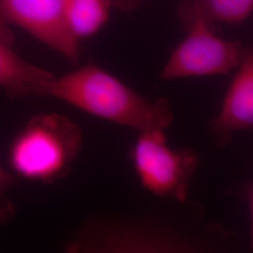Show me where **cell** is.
<instances>
[{"label":"cell","instance_id":"obj_1","mask_svg":"<svg viewBox=\"0 0 253 253\" xmlns=\"http://www.w3.org/2000/svg\"><path fill=\"white\" fill-rule=\"evenodd\" d=\"M43 97L62 100L91 116L139 132L165 130L173 122L168 100L151 102L94 64L54 76L47 83Z\"/></svg>","mask_w":253,"mask_h":253},{"label":"cell","instance_id":"obj_2","mask_svg":"<svg viewBox=\"0 0 253 253\" xmlns=\"http://www.w3.org/2000/svg\"><path fill=\"white\" fill-rule=\"evenodd\" d=\"M84 146L81 127L66 116H33L12 139L8 152L11 172L42 184L65 178Z\"/></svg>","mask_w":253,"mask_h":253},{"label":"cell","instance_id":"obj_3","mask_svg":"<svg viewBox=\"0 0 253 253\" xmlns=\"http://www.w3.org/2000/svg\"><path fill=\"white\" fill-rule=\"evenodd\" d=\"M64 248L70 253H194L202 249L170 227L118 217L85 222Z\"/></svg>","mask_w":253,"mask_h":253},{"label":"cell","instance_id":"obj_4","mask_svg":"<svg viewBox=\"0 0 253 253\" xmlns=\"http://www.w3.org/2000/svg\"><path fill=\"white\" fill-rule=\"evenodd\" d=\"M188 35L165 64L163 80L227 74L242 62L249 51L237 41L217 37L211 25L191 5L184 11Z\"/></svg>","mask_w":253,"mask_h":253},{"label":"cell","instance_id":"obj_5","mask_svg":"<svg viewBox=\"0 0 253 253\" xmlns=\"http://www.w3.org/2000/svg\"><path fill=\"white\" fill-rule=\"evenodd\" d=\"M129 159L141 186L155 196L183 203L200 164V157L190 148L172 149L164 130L139 132Z\"/></svg>","mask_w":253,"mask_h":253},{"label":"cell","instance_id":"obj_6","mask_svg":"<svg viewBox=\"0 0 253 253\" xmlns=\"http://www.w3.org/2000/svg\"><path fill=\"white\" fill-rule=\"evenodd\" d=\"M66 0H0V38L13 43L9 25L20 27L39 42L75 64L80 42L66 16Z\"/></svg>","mask_w":253,"mask_h":253},{"label":"cell","instance_id":"obj_7","mask_svg":"<svg viewBox=\"0 0 253 253\" xmlns=\"http://www.w3.org/2000/svg\"><path fill=\"white\" fill-rule=\"evenodd\" d=\"M253 127V53L249 52L238 66L222 106L210 123L217 145L224 146L237 131Z\"/></svg>","mask_w":253,"mask_h":253},{"label":"cell","instance_id":"obj_8","mask_svg":"<svg viewBox=\"0 0 253 253\" xmlns=\"http://www.w3.org/2000/svg\"><path fill=\"white\" fill-rule=\"evenodd\" d=\"M54 75L29 63L12 50V44L0 38V88L11 100L43 96L47 83Z\"/></svg>","mask_w":253,"mask_h":253},{"label":"cell","instance_id":"obj_9","mask_svg":"<svg viewBox=\"0 0 253 253\" xmlns=\"http://www.w3.org/2000/svg\"><path fill=\"white\" fill-rule=\"evenodd\" d=\"M114 0H66V16L74 38L80 42L96 35L106 25Z\"/></svg>","mask_w":253,"mask_h":253},{"label":"cell","instance_id":"obj_10","mask_svg":"<svg viewBox=\"0 0 253 253\" xmlns=\"http://www.w3.org/2000/svg\"><path fill=\"white\" fill-rule=\"evenodd\" d=\"M190 5L210 25H238L253 12V0H192Z\"/></svg>","mask_w":253,"mask_h":253},{"label":"cell","instance_id":"obj_11","mask_svg":"<svg viewBox=\"0 0 253 253\" xmlns=\"http://www.w3.org/2000/svg\"><path fill=\"white\" fill-rule=\"evenodd\" d=\"M16 183V177L0 165V224L9 222L15 216V208L9 198V191Z\"/></svg>","mask_w":253,"mask_h":253},{"label":"cell","instance_id":"obj_12","mask_svg":"<svg viewBox=\"0 0 253 253\" xmlns=\"http://www.w3.org/2000/svg\"><path fill=\"white\" fill-rule=\"evenodd\" d=\"M248 201L251 209V216H252V233H251V245L253 250V181L251 184L249 190H248Z\"/></svg>","mask_w":253,"mask_h":253}]
</instances>
